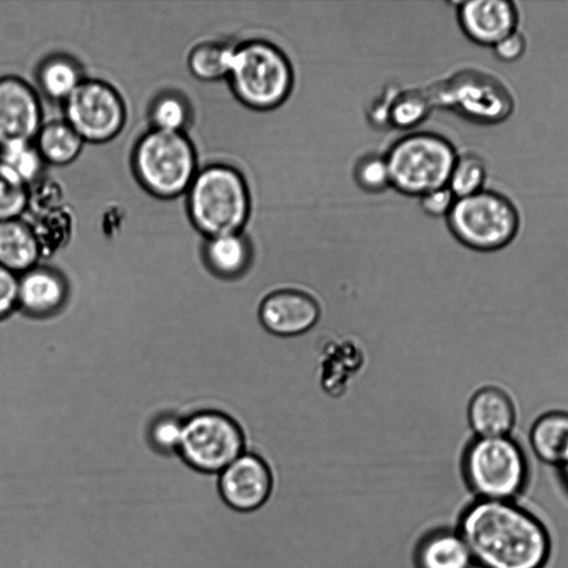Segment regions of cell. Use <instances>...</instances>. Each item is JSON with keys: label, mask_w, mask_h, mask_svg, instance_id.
<instances>
[{"label": "cell", "mask_w": 568, "mask_h": 568, "mask_svg": "<svg viewBox=\"0 0 568 568\" xmlns=\"http://www.w3.org/2000/svg\"><path fill=\"white\" fill-rule=\"evenodd\" d=\"M529 443L544 464L560 468L568 463V412L541 414L530 427Z\"/></svg>", "instance_id": "d6986e66"}, {"label": "cell", "mask_w": 568, "mask_h": 568, "mask_svg": "<svg viewBox=\"0 0 568 568\" xmlns=\"http://www.w3.org/2000/svg\"><path fill=\"white\" fill-rule=\"evenodd\" d=\"M235 45L206 41L196 44L189 53L191 73L201 81H217L229 77Z\"/></svg>", "instance_id": "603a6c76"}, {"label": "cell", "mask_w": 568, "mask_h": 568, "mask_svg": "<svg viewBox=\"0 0 568 568\" xmlns=\"http://www.w3.org/2000/svg\"><path fill=\"white\" fill-rule=\"evenodd\" d=\"M202 261L214 278L236 281L250 271L254 261V247L244 232L205 237Z\"/></svg>", "instance_id": "e0dca14e"}, {"label": "cell", "mask_w": 568, "mask_h": 568, "mask_svg": "<svg viewBox=\"0 0 568 568\" xmlns=\"http://www.w3.org/2000/svg\"><path fill=\"white\" fill-rule=\"evenodd\" d=\"M29 201V185L0 159V221L21 217Z\"/></svg>", "instance_id": "484cf974"}, {"label": "cell", "mask_w": 568, "mask_h": 568, "mask_svg": "<svg viewBox=\"0 0 568 568\" xmlns=\"http://www.w3.org/2000/svg\"><path fill=\"white\" fill-rule=\"evenodd\" d=\"M467 419L475 437L510 436L517 419L511 396L497 385H485L470 397Z\"/></svg>", "instance_id": "2e32d148"}, {"label": "cell", "mask_w": 568, "mask_h": 568, "mask_svg": "<svg viewBox=\"0 0 568 568\" xmlns=\"http://www.w3.org/2000/svg\"><path fill=\"white\" fill-rule=\"evenodd\" d=\"M456 158L454 146L442 135L408 134L396 141L385 155L390 186L418 197L447 186Z\"/></svg>", "instance_id": "8992f818"}, {"label": "cell", "mask_w": 568, "mask_h": 568, "mask_svg": "<svg viewBox=\"0 0 568 568\" xmlns=\"http://www.w3.org/2000/svg\"><path fill=\"white\" fill-rule=\"evenodd\" d=\"M456 529L476 568H545L551 556L548 527L518 500L474 498Z\"/></svg>", "instance_id": "6da1fadb"}, {"label": "cell", "mask_w": 568, "mask_h": 568, "mask_svg": "<svg viewBox=\"0 0 568 568\" xmlns=\"http://www.w3.org/2000/svg\"><path fill=\"white\" fill-rule=\"evenodd\" d=\"M18 307V275L0 265V322Z\"/></svg>", "instance_id": "4dcf8cb0"}, {"label": "cell", "mask_w": 568, "mask_h": 568, "mask_svg": "<svg viewBox=\"0 0 568 568\" xmlns=\"http://www.w3.org/2000/svg\"><path fill=\"white\" fill-rule=\"evenodd\" d=\"M446 219L455 239L479 252H494L507 246L516 237L520 224L514 203L489 190L456 199Z\"/></svg>", "instance_id": "ba28073f"}, {"label": "cell", "mask_w": 568, "mask_h": 568, "mask_svg": "<svg viewBox=\"0 0 568 568\" xmlns=\"http://www.w3.org/2000/svg\"><path fill=\"white\" fill-rule=\"evenodd\" d=\"M321 306L310 293L280 288L260 303L257 316L265 331L278 337H294L311 331L320 321Z\"/></svg>", "instance_id": "4fadbf2b"}, {"label": "cell", "mask_w": 568, "mask_h": 568, "mask_svg": "<svg viewBox=\"0 0 568 568\" xmlns=\"http://www.w3.org/2000/svg\"><path fill=\"white\" fill-rule=\"evenodd\" d=\"M191 111L186 100L173 92H165L154 99L150 109L152 129L184 132L190 122Z\"/></svg>", "instance_id": "d4e9b609"}, {"label": "cell", "mask_w": 568, "mask_h": 568, "mask_svg": "<svg viewBox=\"0 0 568 568\" xmlns=\"http://www.w3.org/2000/svg\"><path fill=\"white\" fill-rule=\"evenodd\" d=\"M354 176L363 190L381 192L390 186L389 170L385 156L368 154L358 160Z\"/></svg>", "instance_id": "f1b7e54d"}, {"label": "cell", "mask_w": 568, "mask_h": 568, "mask_svg": "<svg viewBox=\"0 0 568 568\" xmlns=\"http://www.w3.org/2000/svg\"><path fill=\"white\" fill-rule=\"evenodd\" d=\"M0 159L29 186L40 178L45 164L33 142L2 150Z\"/></svg>", "instance_id": "83f0119b"}, {"label": "cell", "mask_w": 568, "mask_h": 568, "mask_svg": "<svg viewBox=\"0 0 568 568\" xmlns=\"http://www.w3.org/2000/svg\"><path fill=\"white\" fill-rule=\"evenodd\" d=\"M558 470H559V477L561 479V483H562L566 491L568 493V463H566L564 466L558 468Z\"/></svg>", "instance_id": "836d02e7"}, {"label": "cell", "mask_w": 568, "mask_h": 568, "mask_svg": "<svg viewBox=\"0 0 568 568\" xmlns=\"http://www.w3.org/2000/svg\"><path fill=\"white\" fill-rule=\"evenodd\" d=\"M62 103L64 120L84 142H108L124 126L126 111L123 99L105 81L83 79Z\"/></svg>", "instance_id": "9c48e42d"}, {"label": "cell", "mask_w": 568, "mask_h": 568, "mask_svg": "<svg viewBox=\"0 0 568 568\" xmlns=\"http://www.w3.org/2000/svg\"><path fill=\"white\" fill-rule=\"evenodd\" d=\"M462 474L475 499L518 500L529 483V464L511 436L475 437L463 453Z\"/></svg>", "instance_id": "3957f363"}, {"label": "cell", "mask_w": 568, "mask_h": 568, "mask_svg": "<svg viewBox=\"0 0 568 568\" xmlns=\"http://www.w3.org/2000/svg\"><path fill=\"white\" fill-rule=\"evenodd\" d=\"M68 300V282L51 265L39 263L18 275L17 310L27 316L51 317L62 311Z\"/></svg>", "instance_id": "5bb4252c"}, {"label": "cell", "mask_w": 568, "mask_h": 568, "mask_svg": "<svg viewBox=\"0 0 568 568\" xmlns=\"http://www.w3.org/2000/svg\"><path fill=\"white\" fill-rule=\"evenodd\" d=\"M495 55L504 62H514L525 52L526 40L517 30L501 39L494 47Z\"/></svg>", "instance_id": "d6a6232c"}, {"label": "cell", "mask_w": 568, "mask_h": 568, "mask_svg": "<svg viewBox=\"0 0 568 568\" xmlns=\"http://www.w3.org/2000/svg\"><path fill=\"white\" fill-rule=\"evenodd\" d=\"M132 165L141 185L161 199L186 193L199 171L194 145L184 132L156 129L139 139Z\"/></svg>", "instance_id": "5b68a950"}, {"label": "cell", "mask_w": 568, "mask_h": 568, "mask_svg": "<svg viewBox=\"0 0 568 568\" xmlns=\"http://www.w3.org/2000/svg\"><path fill=\"white\" fill-rule=\"evenodd\" d=\"M33 143L45 163L67 165L79 156L85 142L63 119L43 123Z\"/></svg>", "instance_id": "44dd1931"}, {"label": "cell", "mask_w": 568, "mask_h": 568, "mask_svg": "<svg viewBox=\"0 0 568 568\" xmlns=\"http://www.w3.org/2000/svg\"><path fill=\"white\" fill-rule=\"evenodd\" d=\"M429 108L427 98L417 92L415 94L407 93L396 101L392 110V119L396 123L395 125L402 128L416 125L426 116Z\"/></svg>", "instance_id": "f546056e"}, {"label": "cell", "mask_w": 568, "mask_h": 568, "mask_svg": "<svg viewBox=\"0 0 568 568\" xmlns=\"http://www.w3.org/2000/svg\"><path fill=\"white\" fill-rule=\"evenodd\" d=\"M418 568H476L471 554L457 529H438L419 544Z\"/></svg>", "instance_id": "ffe728a7"}, {"label": "cell", "mask_w": 568, "mask_h": 568, "mask_svg": "<svg viewBox=\"0 0 568 568\" xmlns=\"http://www.w3.org/2000/svg\"><path fill=\"white\" fill-rule=\"evenodd\" d=\"M457 17L463 32L473 42L494 47L517 30L518 10L509 0H474L458 3Z\"/></svg>", "instance_id": "9a60e30c"}, {"label": "cell", "mask_w": 568, "mask_h": 568, "mask_svg": "<svg viewBox=\"0 0 568 568\" xmlns=\"http://www.w3.org/2000/svg\"><path fill=\"white\" fill-rule=\"evenodd\" d=\"M216 487L229 509L252 513L263 507L272 494V469L260 454L246 449L216 476Z\"/></svg>", "instance_id": "8fae6325"}, {"label": "cell", "mask_w": 568, "mask_h": 568, "mask_svg": "<svg viewBox=\"0 0 568 568\" xmlns=\"http://www.w3.org/2000/svg\"><path fill=\"white\" fill-rule=\"evenodd\" d=\"M442 93L444 104L480 123L501 121L513 106L506 88L497 79L478 71L456 74L444 85Z\"/></svg>", "instance_id": "30bf717a"}, {"label": "cell", "mask_w": 568, "mask_h": 568, "mask_svg": "<svg viewBox=\"0 0 568 568\" xmlns=\"http://www.w3.org/2000/svg\"><path fill=\"white\" fill-rule=\"evenodd\" d=\"M227 79L237 100L257 111L283 104L294 83L293 69L285 53L262 39L235 45Z\"/></svg>", "instance_id": "277c9868"}, {"label": "cell", "mask_w": 568, "mask_h": 568, "mask_svg": "<svg viewBox=\"0 0 568 568\" xmlns=\"http://www.w3.org/2000/svg\"><path fill=\"white\" fill-rule=\"evenodd\" d=\"M42 124L34 89L17 75L0 77V151L33 142Z\"/></svg>", "instance_id": "7c38bea8"}, {"label": "cell", "mask_w": 568, "mask_h": 568, "mask_svg": "<svg viewBox=\"0 0 568 568\" xmlns=\"http://www.w3.org/2000/svg\"><path fill=\"white\" fill-rule=\"evenodd\" d=\"M486 164L476 153L457 155L447 186L456 199L473 195L481 190L486 181Z\"/></svg>", "instance_id": "cb8c5ba5"}, {"label": "cell", "mask_w": 568, "mask_h": 568, "mask_svg": "<svg viewBox=\"0 0 568 568\" xmlns=\"http://www.w3.org/2000/svg\"><path fill=\"white\" fill-rule=\"evenodd\" d=\"M42 245L22 217L0 221V265L19 275L41 263Z\"/></svg>", "instance_id": "ac0fdd59"}, {"label": "cell", "mask_w": 568, "mask_h": 568, "mask_svg": "<svg viewBox=\"0 0 568 568\" xmlns=\"http://www.w3.org/2000/svg\"><path fill=\"white\" fill-rule=\"evenodd\" d=\"M239 420L221 408H205L183 419L179 456L192 469L217 476L246 450Z\"/></svg>", "instance_id": "52a82bcc"}, {"label": "cell", "mask_w": 568, "mask_h": 568, "mask_svg": "<svg viewBox=\"0 0 568 568\" xmlns=\"http://www.w3.org/2000/svg\"><path fill=\"white\" fill-rule=\"evenodd\" d=\"M83 79L78 63L67 55H52L45 59L38 70V82L42 92L48 98L62 102Z\"/></svg>", "instance_id": "7402d4cb"}, {"label": "cell", "mask_w": 568, "mask_h": 568, "mask_svg": "<svg viewBox=\"0 0 568 568\" xmlns=\"http://www.w3.org/2000/svg\"><path fill=\"white\" fill-rule=\"evenodd\" d=\"M186 206L204 237L239 233L251 214V193L237 169L213 163L199 169L186 191Z\"/></svg>", "instance_id": "7a4b0ae2"}, {"label": "cell", "mask_w": 568, "mask_h": 568, "mask_svg": "<svg viewBox=\"0 0 568 568\" xmlns=\"http://www.w3.org/2000/svg\"><path fill=\"white\" fill-rule=\"evenodd\" d=\"M419 199L423 211L434 217L447 216L456 201L448 186L430 191Z\"/></svg>", "instance_id": "1f68e13d"}, {"label": "cell", "mask_w": 568, "mask_h": 568, "mask_svg": "<svg viewBox=\"0 0 568 568\" xmlns=\"http://www.w3.org/2000/svg\"><path fill=\"white\" fill-rule=\"evenodd\" d=\"M183 419L172 413H163L152 418L146 428V440L150 447L162 455L178 454Z\"/></svg>", "instance_id": "4316f807"}]
</instances>
